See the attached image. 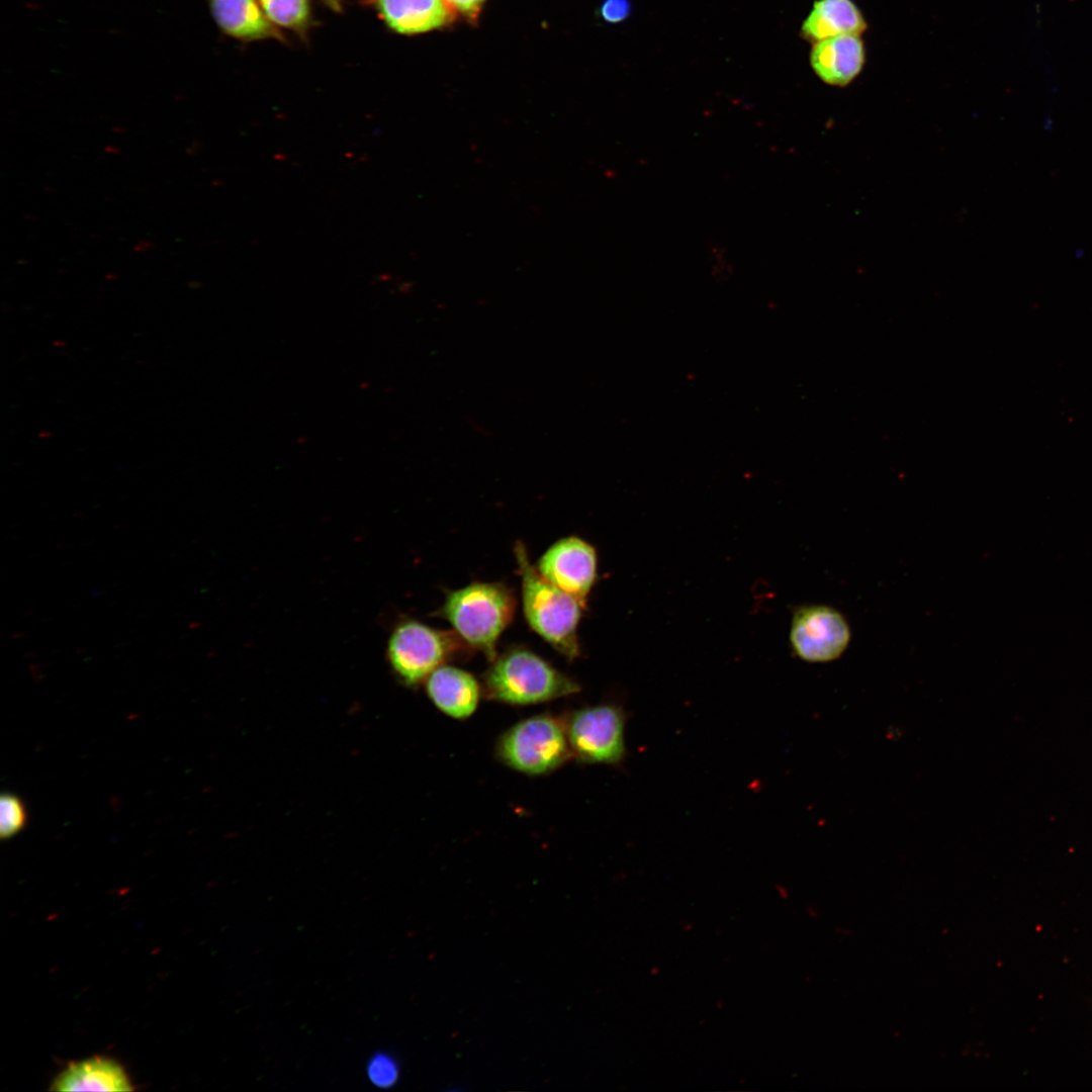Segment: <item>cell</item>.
<instances>
[{
	"label": "cell",
	"instance_id": "7c38bea8",
	"mask_svg": "<svg viewBox=\"0 0 1092 1092\" xmlns=\"http://www.w3.org/2000/svg\"><path fill=\"white\" fill-rule=\"evenodd\" d=\"M219 29L242 40L282 39L280 31L267 18L258 0H206Z\"/></svg>",
	"mask_w": 1092,
	"mask_h": 1092
},
{
	"label": "cell",
	"instance_id": "7a4b0ae2",
	"mask_svg": "<svg viewBox=\"0 0 1092 1092\" xmlns=\"http://www.w3.org/2000/svg\"><path fill=\"white\" fill-rule=\"evenodd\" d=\"M484 692L510 705H535L577 693L576 681L535 653L515 648L493 659L484 675Z\"/></svg>",
	"mask_w": 1092,
	"mask_h": 1092
},
{
	"label": "cell",
	"instance_id": "277c9868",
	"mask_svg": "<svg viewBox=\"0 0 1092 1092\" xmlns=\"http://www.w3.org/2000/svg\"><path fill=\"white\" fill-rule=\"evenodd\" d=\"M496 753L506 765L530 776L549 774L572 756L564 722L550 715L516 723L499 738Z\"/></svg>",
	"mask_w": 1092,
	"mask_h": 1092
},
{
	"label": "cell",
	"instance_id": "4fadbf2b",
	"mask_svg": "<svg viewBox=\"0 0 1092 1092\" xmlns=\"http://www.w3.org/2000/svg\"><path fill=\"white\" fill-rule=\"evenodd\" d=\"M56 1091H130L124 1069L114 1060L94 1057L71 1063L53 1081Z\"/></svg>",
	"mask_w": 1092,
	"mask_h": 1092
},
{
	"label": "cell",
	"instance_id": "ac0fdd59",
	"mask_svg": "<svg viewBox=\"0 0 1092 1092\" xmlns=\"http://www.w3.org/2000/svg\"><path fill=\"white\" fill-rule=\"evenodd\" d=\"M631 11L629 0H605L600 8L601 16L610 23L623 21Z\"/></svg>",
	"mask_w": 1092,
	"mask_h": 1092
},
{
	"label": "cell",
	"instance_id": "44dd1931",
	"mask_svg": "<svg viewBox=\"0 0 1092 1092\" xmlns=\"http://www.w3.org/2000/svg\"><path fill=\"white\" fill-rule=\"evenodd\" d=\"M331 1H332L333 3H335V2H336V0H331Z\"/></svg>",
	"mask_w": 1092,
	"mask_h": 1092
},
{
	"label": "cell",
	"instance_id": "9c48e42d",
	"mask_svg": "<svg viewBox=\"0 0 1092 1092\" xmlns=\"http://www.w3.org/2000/svg\"><path fill=\"white\" fill-rule=\"evenodd\" d=\"M810 62L818 77L834 86H845L861 71L864 48L858 35L843 34L817 41Z\"/></svg>",
	"mask_w": 1092,
	"mask_h": 1092
},
{
	"label": "cell",
	"instance_id": "30bf717a",
	"mask_svg": "<svg viewBox=\"0 0 1092 1092\" xmlns=\"http://www.w3.org/2000/svg\"><path fill=\"white\" fill-rule=\"evenodd\" d=\"M426 691L441 712L459 720L475 712L480 698V688L475 677L450 665H440L429 674Z\"/></svg>",
	"mask_w": 1092,
	"mask_h": 1092
},
{
	"label": "cell",
	"instance_id": "6da1fadb",
	"mask_svg": "<svg viewBox=\"0 0 1092 1092\" xmlns=\"http://www.w3.org/2000/svg\"><path fill=\"white\" fill-rule=\"evenodd\" d=\"M522 576L525 617L541 637L569 659L579 654L576 636L582 603L545 579L530 563L524 546L515 548Z\"/></svg>",
	"mask_w": 1092,
	"mask_h": 1092
},
{
	"label": "cell",
	"instance_id": "2e32d148",
	"mask_svg": "<svg viewBox=\"0 0 1092 1092\" xmlns=\"http://www.w3.org/2000/svg\"><path fill=\"white\" fill-rule=\"evenodd\" d=\"M27 813L22 800L4 793L0 798V836L3 840L18 834L26 825Z\"/></svg>",
	"mask_w": 1092,
	"mask_h": 1092
},
{
	"label": "cell",
	"instance_id": "52a82bcc",
	"mask_svg": "<svg viewBox=\"0 0 1092 1092\" xmlns=\"http://www.w3.org/2000/svg\"><path fill=\"white\" fill-rule=\"evenodd\" d=\"M850 641L847 621L828 606H806L794 613L790 642L794 653L808 662L838 658Z\"/></svg>",
	"mask_w": 1092,
	"mask_h": 1092
},
{
	"label": "cell",
	"instance_id": "5b68a950",
	"mask_svg": "<svg viewBox=\"0 0 1092 1092\" xmlns=\"http://www.w3.org/2000/svg\"><path fill=\"white\" fill-rule=\"evenodd\" d=\"M625 723V712L614 704L574 711L564 721L572 755L583 763H621L626 755Z\"/></svg>",
	"mask_w": 1092,
	"mask_h": 1092
},
{
	"label": "cell",
	"instance_id": "ba28073f",
	"mask_svg": "<svg viewBox=\"0 0 1092 1092\" xmlns=\"http://www.w3.org/2000/svg\"><path fill=\"white\" fill-rule=\"evenodd\" d=\"M536 568L549 582L582 603L597 576L596 549L578 537H566L545 551Z\"/></svg>",
	"mask_w": 1092,
	"mask_h": 1092
},
{
	"label": "cell",
	"instance_id": "5bb4252c",
	"mask_svg": "<svg viewBox=\"0 0 1092 1092\" xmlns=\"http://www.w3.org/2000/svg\"><path fill=\"white\" fill-rule=\"evenodd\" d=\"M867 23L851 0H817L802 25V33L819 41L832 36L859 35Z\"/></svg>",
	"mask_w": 1092,
	"mask_h": 1092
},
{
	"label": "cell",
	"instance_id": "d6986e66",
	"mask_svg": "<svg viewBox=\"0 0 1092 1092\" xmlns=\"http://www.w3.org/2000/svg\"><path fill=\"white\" fill-rule=\"evenodd\" d=\"M485 0H445L454 12H459L462 15L475 18Z\"/></svg>",
	"mask_w": 1092,
	"mask_h": 1092
},
{
	"label": "cell",
	"instance_id": "e0dca14e",
	"mask_svg": "<svg viewBox=\"0 0 1092 1092\" xmlns=\"http://www.w3.org/2000/svg\"><path fill=\"white\" fill-rule=\"evenodd\" d=\"M369 1081L376 1087L389 1088L399 1078V1066L397 1061L389 1054L379 1052L373 1055L366 1067Z\"/></svg>",
	"mask_w": 1092,
	"mask_h": 1092
},
{
	"label": "cell",
	"instance_id": "3957f363",
	"mask_svg": "<svg viewBox=\"0 0 1092 1092\" xmlns=\"http://www.w3.org/2000/svg\"><path fill=\"white\" fill-rule=\"evenodd\" d=\"M442 611L461 638L494 659L495 643L514 615L515 598L502 583L475 582L449 593Z\"/></svg>",
	"mask_w": 1092,
	"mask_h": 1092
},
{
	"label": "cell",
	"instance_id": "ffe728a7",
	"mask_svg": "<svg viewBox=\"0 0 1092 1092\" xmlns=\"http://www.w3.org/2000/svg\"><path fill=\"white\" fill-rule=\"evenodd\" d=\"M152 246H153V244H151L150 242H139L136 244V246L134 247V250H136L139 252H144V251H147Z\"/></svg>",
	"mask_w": 1092,
	"mask_h": 1092
},
{
	"label": "cell",
	"instance_id": "9a60e30c",
	"mask_svg": "<svg viewBox=\"0 0 1092 1092\" xmlns=\"http://www.w3.org/2000/svg\"><path fill=\"white\" fill-rule=\"evenodd\" d=\"M258 2L273 24L304 32L310 23L308 0H258Z\"/></svg>",
	"mask_w": 1092,
	"mask_h": 1092
},
{
	"label": "cell",
	"instance_id": "8fae6325",
	"mask_svg": "<svg viewBox=\"0 0 1092 1092\" xmlns=\"http://www.w3.org/2000/svg\"><path fill=\"white\" fill-rule=\"evenodd\" d=\"M393 30L415 34L452 21L455 12L445 0H370Z\"/></svg>",
	"mask_w": 1092,
	"mask_h": 1092
},
{
	"label": "cell",
	"instance_id": "8992f818",
	"mask_svg": "<svg viewBox=\"0 0 1092 1092\" xmlns=\"http://www.w3.org/2000/svg\"><path fill=\"white\" fill-rule=\"evenodd\" d=\"M460 646L453 633L417 621H404L389 636L387 658L397 677L407 686H415L456 653Z\"/></svg>",
	"mask_w": 1092,
	"mask_h": 1092
}]
</instances>
